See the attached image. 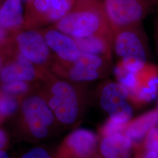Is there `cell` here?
Returning <instances> with one entry per match:
<instances>
[{
	"label": "cell",
	"instance_id": "cell-31",
	"mask_svg": "<svg viewBox=\"0 0 158 158\" xmlns=\"http://www.w3.org/2000/svg\"><path fill=\"white\" fill-rule=\"evenodd\" d=\"M156 10H157V11L158 12V6H157V7H156ZM157 21H158V20H157Z\"/></svg>",
	"mask_w": 158,
	"mask_h": 158
},
{
	"label": "cell",
	"instance_id": "cell-18",
	"mask_svg": "<svg viewBox=\"0 0 158 158\" xmlns=\"http://www.w3.org/2000/svg\"><path fill=\"white\" fill-rule=\"evenodd\" d=\"M76 0H51L50 23L55 24L71 11Z\"/></svg>",
	"mask_w": 158,
	"mask_h": 158
},
{
	"label": "cell",
	"instance_id": "cell-32",
	"mask_svg": "<svg viewBox=\"0 0 158 158\" xmlns=\"http://www.w3.org/2000/svg\"><path fill=\"white\" fill-rule=\"evenodd\" d=\"M20 1H30V0H20Z\"/></svg>",
	"mask_w": 158,
	"mask_h": 158
},
{
	"label": "cell",
	"instance_id": "cell-14",
	"mask_svg": "<svg viewBox=\"0 0 158 158\" xmlns=\"http://www.w3.org/2000/svg\"><path fill=\"white\" fill-rule=\"evenodd\" d=\"M158 124V109H156L145 113L128 123L124 135L132 142L139 143L146 138L150 130Z\"/></svg>",
	"mask_w": 158,
	"mask_h": 158
},
{
	"label": "cell",
	"instance_id": "cell-17",
	"mask_svg": "<svg viewBox=\"0 0 158 158\" xmlns=\"http://www.w3.org/2000/svg\"><path fill=\"white\" fill-rule=\"evenodd\" d=\"M34 9V18L29 24L38 27L50 23L49 18L51 12V0H30Z\"/></svg>",
	"mask_w": 158,
	"mask_h": 158
},
{
	"label": "cell",
	"instance_id": "cell-20",
	"mask_svg": "<svg viewBox=\"0 0 158 158\" xmlns=\"http://www.w3.org/2000/svg\"><path fill=\"white\" fill-rule=\"evenodd\" d=\"M29 86L28 82L26 81H14L7 83H4L2 86V93L15 96L23 94L27 92Z\"/></svg>",
	"mask_w": 158,
	"mask_h": 158
},
{
	"label": "cell",
	"instance_id": "cell-13",
	"mask_svg": "<svg viewBox=\"0 0 158 158\" xmlns=\"http://www.w3.org/2000/svg\"><path fill=\"white\" fill-rule=\"evenodd\" d=\"M113 35H94L74 39L81 53L104 57L110 60L113 58Z\"/></svg>",
	"mask_w": 158,
	"mask_h": 158
},
{
	"label": "cell",
	"instance_id": "cell-16",
	"mask_svg": "<svg viewBox=\"0 0 158 158\" xmlns=\"http://www.w3.org/2000/svg\"><path fill=\"white\" fill-rule=\"evenodd\" d=\"M24 23L20 0H6L0 8V26L7 30H15Z\"/></svg>",
	"mask_w": 158,
	"mask_h": 158
},
{
	"label": "cell",
	"instance_id": "cell-21",
	"mask_svg": "<svg viewBox=\"0 0 158 158\" xmlns=\"http://www.w3.org/2000/svg\"><path fill=\"white\" fill-rule=\"evenodd\" d=\"M127 124L118 123L109 118L102 128L101 133L102 135L105 137L122 133L123 131H124L125 130Z\"/></svg>",
	"mask_w": 158,
	"mask_h": 158
},
{
	"label": "cell",
	"instance_id": "cell-23",
	"mask_svg": "<svg viewBox=\"0 0 158 158\" xmlns=\"http://www.w3.org/2000/svg\"><path fill=\"white\" fill-rule=\"evenodd\" d=\"M22 158H52L45 149L35 148L25 153Z\"/></svg>",
	"mask_w": 158,
	"mask_h": 158
},
{
	"label": "cell",
	"instance_id": "cell-15",
	"mask_svg": "<svg viewBox=\"0 0 158 158\" xmlns=\"http://www.w3.org/2000/svg\"><path fill=\"white\" fill-rule=\"evenodd\" d=\"M132 142L125 135L117 134L104 137L100 145V150L105 158H118L128 154Z\"/></svg>",
	"mask_w": 158,
	"mask_h": 158
},
{
	"label": "cell",
	"instance_id": "cell-1",
	"mask_svg": "<svg viewBox=\"0 0 158 158\" xmlns=\"http://www.w3.org/2000/svg\"><path fill=\"white\" fill-rule=\"evenodd\" d=\"M42 79L46 84V100L56 118L63 124H73L85 107L86 84L60 78L51 70L44 74Z\"/></svg>",
	"mask_w": 158,
	"mask_h": 158
},
{
	"label": "cell",
	"instance_id": "cell-26",
	"mask_svg": "<svg viewBox=\"0 0 158 158\" xmlns=\"http://www.w3.org/2000/svg\"><path fill=\"white\" fill-rule=\"evenodd\" d=\"M6 29L0 26V45L4 44L6 40Z\"/></svg>",
	"mask_w": 158,
	"mask_h": 158
},
{
	"label": "cell",
	"instance_id": "cell-22",
	"mask_svg": "<svg viewBox=\"0 0 158 158\" xmlns=\"http://www.w3.org/2000/svg\"><path fill=\"white\" fill-rule=\"evenodd\" d=\"M145 147L148 151H152L158 154V128L153 127L145 138Z\"/></svg>",
	"mask_w": 158,
	"mask_h": 158
},
{
	"label": "cell",
	"instance_id": "cell-27",
	"mask_svg": "<svg viewBox=\"0 0 158 158\" xmlns=\"http://www.w3.org/2000/svg\"><path fill=\"white\" fill-rule=\"evenodd\" d=\"M144 158H158V154L154 151H148Z\"/></svg>",
	"mask_w": 158,
	"mask_h": 158
},
{
	"label": "cell",
	"instance_id": "cell-4",
	"mask_svg": "<svg viewBox=\"0 0 158 158\" xmlns=\"http://www.w3.org/2000/svg\"><path fill=\"white\" fill-rule=\"evenodd\" d=\"M114 74L117 81L128 91L132 103L142 105L152 102L158 94V67L148 62L136 72L116 68Z\"/></svg>",
	"mask_w": 158,
	"mask_h": 158
},
{
	"label": "cell",
	"instance_id": "cell-11",
	"mask_svg": "<svg viewBox=\"0 0 158 158\" xmlns=\"http://www.w3.org/2000/svg\"><path fill=\"white\" fill-rule=\"evenodd\" d=\"M50 70L60 78L80 84H87L108 76L105 73L90 69L77 62L65 63L57 60L55 57Z\"/></svg>",
	"mask_w": 158,
	"mask_h": 158
},
{
	"label": "cell",
	"instance_id": "cell-5",
	"mask_svg": "<svg viewBox=\"0 0 158 158\" xmlns=\"http://www.w3.org/2000/svg\"><path fill=\"white\" fill-rule=\"evenodd\" d=\"M113 33L121 29L142 24L156 9L158 0H102Z\"/></svg>",
	"mask_w": 158,
	"mask_h": 158
},
{
	"label": "cell",
	"instance_id": "cell-19",
	"mask_svg": "<svg viewBox=\"0 0 158 158\" xmlns=\"http://www.w3.org/2000/svg\"><path fill=\"white\" fill-rule=\"evenodd\" d=\"M18 107V102L14 96L5 93L0 95V116H8L15 113Z\"/></svg>",
	"mask_w": 158,
	"mask_h": 158
},
{
	"label": "cell",
	"instance_id": "cell-28",
	"mask_svg": "<svg viewBox=\"0 0 158 158\" xmlns=\"http://www.w3.org/2000/svg\"><path fill=\"white\" fill-rule=\"evenodd\" d=\"M0 158H10V157L6 151L0 149Z\"/></svg>",
	"mask_w": 158,
	"mask_h": 158
},
{
	"label": "cell",
	"instance_id": "cell-10",
	"mask_svg": "<svg viewBox=\"0 0 158 158\" xmlns=\"http://www.w3.org/2000/svg\"><path fill=\"white\" fill-rule=\"evenodd\" d=\"M43 73L38 68L18 52L13 59L0 70V80L3 83L14 81L28 82L37 77H42Z\"/></svg>",
	"mask_w": 158,
	"mask_h": 158
},
{
	"label": "cell",
	"instance_id": "cell-25",
	"mask_svg": "<svg viewBox=\"0 0 158 158\" xmlns=\"http://www.w3.org/2000/svg\"><path fill=\"white\" fill-rule=\"evenodd\" d=\"M7 141V138L6 133L0 130V149L5 147Z\"/></svg>",
	"mask_w": 158,
	"mask_h": 158
},
{
	"label": "cell",
	"instance_id": "cell-29",
	"mask_svg": "<svg viewBox=\"0 0 158 158\" xmlns=\"http://www.w3.org/2000/svg\"><path fill=\"white\" fill-rule=\"evenodd\" d=\"M118 158H130V153L128 154H126V155H122V156H119Z\"/></svg>",
	"mask_w": 158,
	"mask_h": 158
},
{
	"label": "cell",
	"instance_id": "cell-30",
	"mask_svg": "<svg viewBox=\"0 0 158 158\" xmlns=\"http://www.w3.org/2000/svg\"><path fill=\"white\" fill-rule=\"evenodd\" d=\"M2 57L0 55V70L2 68Z\"/></svg>",
	"mask_w": 158,
	"mask_h": 158
},
{
	"label": "cell",
	"instance_id": "cell-3",
	"mask_svg": "<svg viewBox=\"0 0 158 158\" xmlns=\"http://www.w3.org/2000/svg\"><path fill=\"white\" fill-rule=\"evenodd\" d=\"M113 52L117 64L129 72L138 71L149 62L148 40L142 24L114 32Z\"/></svg>",
	"mask_w": 158,
	"mask_h": 158
},
{
	"label": "cell",
	"instance_id": "cell-12",
	"mask_svg": "<svg viewBox=\"0 0 158 158\" xmlns=\"http://www.w3.org/2000/svg\"><path fill=\"white\" fill-rule=\"evenodd\" d=\"M98 138L90 130L78 129L68 136L66 145L76 158H90L96 151Z\"/></svg>",
	"mask_w": 158,
	"mask_h": 158
},
{
	"label": "cell",
	"instance_id": "cell-7",
	"mask_svg": "<svg viewBox=\"0 0 158 158\" xmlns=\"http://www.w3.org/2000/svg\"><path fill=\"white\" fill-rule=\"evenodd\" d=\"M15 43L18 52L43 73L50 70L54 56L41 32L27 30L19 32Z\"/></svg>",
	"mask_w": 158,
	"mask_h": 158
},
{
	"label": "cell",
	"instance_id": "cell-8",
	"mask_svg": "<svg viewBox=\"0 0 158 158\" xmlns=\"http://www.w3.org/2000/svg\"><path fill=\"white\" fill-rule=\"evenodd\" d=\"M22 111L31 134L39 139L46 137L48 127L53 124L55 117L45 98L39 96L27 98L23 102Z\"/></svg>",
	"mask_w": 158,
	"mask_h": 158
},
{
	"label": "cell",
	"instance_id": "cell-6",
	"mask_svg": "<svg viewBox=\"0 0 158 158\" xmlns=\"http://www.w3.org/2000/svg\"><path fill=\"white\" fill-rule=\"evenodd\" d=\"M97 97L100 107L110 119L121 124L130 122L134 108L128 91L123 85L118 81L105 80L98 86Z\"/></svg>",
	"mask_w": 158,
	"mask_h": 158
},
{
	"label": "cell",
	"instance_id": "cell-9",
	"mask_svg": "<svg viewBox=\"0 0 158 158\" xmlns=\"http://www.w3.org/2000/svg\"><path fill=\"white\" fill-rule=\"evenodd\" d=\"M41 32L53 56L57 60L65 63H72L79 59L81 52L73 38L53 27Z\"/></svg>",
	"mask_w": 158,
	"mask_h": 158
},
{
	"label": "cell",
	"instance_id": "cell-2",
	"mask_svg": "<svg viewBox=\"0 0 158 158\" xmlns=\"http://www.w3.org/2000/svg\"><path fill=\"white\" fill-rule=\"evenodd\" d=\"M53 27L74 39L98 34L113 35L102 0H76L71 11Z\"/></svg>",
	"mask_w": 158,
	"mask_h": 158
},
{
	"label": "cell",
	"instance_id": "cell-24",
	"mask_svg": "<svg viewBox=\"0 0 158 158\" xmlns=\"http://www.w3.org/2000/svg\"><path fill=\"white\" fill-rule=\"evenodd\" d=\"M154 40L155 44V48L158 57V21H156L154 26Z\"/></svg>",
	"mask_w": 158,
	"mask_h": 158
}]
</instances>
